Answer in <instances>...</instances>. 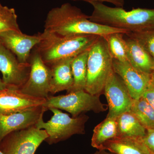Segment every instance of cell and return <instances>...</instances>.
Instances as JSON below:
<instances>
[{
	"label": "cell",
	"instance_id": "e0dca14e",
	"mask_svg": "<svg viewBox=\"0 0 154 154\" xmlns=\"http://www.w3.org/2000/svg\"><path fill=\"white\" fill-rule=\"evenodd\" d=\"M101 150H107L113 154H151L142 138L117 137L107 141Z\"/></svg>",
	"mask_w": 154,
	"mask_h": 154
},
{
	"label": "cell",
	"instance_id": "f546056e",
	"mask_svg": "<svg viewBox=\"0 0 154 154\" xmlns=\"http://www.w3.org/2000/svg\"><path fill=\"white\" fill-rule=\"evenodd\" d=\"M151 76L153 79H154V71L152 73V74Z\"/></svg>",
	"mask_w": 154,
	"mask_h": 154
},
{
	"label": "cell",
	"instance_id": "d4e9b609",
	"mask_svg": "<svg viewBox=\"0 0 154 154\" xmlns=\"http://www.w3.org/2000/svg\"><path fill=\"white\" fill-rule=\"evenodd\" d=\"M141 97L154 108V79L152 76Z\"/></svg>",
	"mask_w": 154,
	"mask_h": 154
},
{
	"label": "cell",
	"instance_id": "4fadbf2b",
	"mask_svg": "<svg viewBox=\"0 0 154 154\" xmlns=\"http://www.w3.org/2000/svg\"><path fill=\"white\" fill-rule=\"evenodd\" d=\"M40 41L38 33L29 35L22 31H6L0 33V42L11 51L20 63H29L31 51Z\"/></svg>",
	"mask_w": 154,
	"mask_h": 154
},
{
	"label": "cell",
	"instance_id": "7a4b0ae2",
	"mask_svg": "<svg viewBox=\"0 0 154 154\" xmlns=\"http://www.w3.org/2000/svg\"><path fill=\"white\" fill-rule=\"evenodd\" d=\"M38 34L40 41L33 49L48 66L90 49L100 36L94 34L63 36L45 30Z\"/></svg>",
	"mask_w": 154,
	"mask_h": 154
},
{
	"label": "cell",
	"instance_id": "4316f807",
	"mask_svg": "<svg viewBox=\"0 0 154 154\" xmlns=\"http://www.w3.org/2000/svg\"><path fill=\"white\" fill-rule=\"evenodd\" d=\"M73 1H83L87 2L90 4L94 2H99L103 3L104 2L111 3L118 8H122L124 6L125 0H71Z\"/></svg>",
	"mask_w": 154,
	"mask_h": 154
},
{
	"label": "cell",
	"instance_id": "44dd1931",
	"mask_svg": "<svg viewBox=\"0 0 154 154\" xmlns=\"http://www.w3.org/2000/svg\"><path fill=\"white\" fill-rule=\"evenodd\" d=\"M130 111L146 129H154V108L142 97L134 99Z\"/></svg>",
	"mask_w": 154,
	"mask_h": 154
},
{
	"label": "cell",
	"instance_id": "2e32d148",
	"mask_svg": "<svg viewBox=\"0 0 154 154\" xmlns=\"http://www.w3.org/2000/svg\"><path fill=\"white\" fill-rule=\"evenodd\" d=\"M126 36L125 38L127 47L128 62L139 70L151 75L154 71L153 58L136 39Z\"/></svg>",
	"mask_w": 154,
	"mask_h": 154
},
{
	"label": "cell",
	"instance_id": "5b68a950",
	"mask_svg": "<svg viewBox=\"0 0 154 154\" xmlns=\"http://www.w3.org/2000/svg\"><path fill=\"white\" fill-rule=\"evenodd\" d=\"M54 115L50 120L44 122L42 117L35 126L39 129H44L48 134L45 140L49 144L57 143L67 139L75 134H85L86 122L89 117L82 114L78 117H71L60 109L51 108Z\"/></svg>",
	"mask_w": 154,
	"mask_h": 154
},
{
	"label": "cell",
	"instance_id": "7402d4cb",
	"mask_svg": "<svg viewBox=\"0 0 154 154\" xmlns=\"http://www.w3.org/2000/svg\"><path fill=\"white\" fill-rule=\"evenodd\" d=\"M125 33L116 32L104 36L113 59L128 62L127 47L124 35Z\"/></svg>",
	"mask_w": 154,
	"mask_h": 154
},
{
	"label": "cell",
	"instance_id": "ffe728a7",
	"mask_svg": "<svg viewBox=\"0 0 154 154\" xmlns=\"http://www.w3.org/2000/svg\"><path fill=\"white\" fill-rule=\"evenodd\" d=\"M89 49L73 58L71 68L73 83L67 94L85 90L87 77V62Z\"/></svg>",
	"mask_w": 154,
	"mask_h": 154
},
{
	"label": "cell",
	"instance_id": "83f0119b",
	"mask_svg": "<svg viewBox=\"0 0 154 154\" xmlns=\"http://www.w3.org/2000/svg\"><path fill=\"white\" fill-rule=\"evenodd\" d=\"M6 88H7V87H6L5 83L3 82L2 79L0 78V91Z\"/></svg>",
	"mask_w": 154,
	"mask_h": 154
},
{
	"label": "cell",
	"instance_id": "ba28073f",
	"mask_svg": "<svg viewBox=\"0 0 154 154\" xmlns=\"http://www.w3.org/2000/svg\"><path fill=\"white\" fill-rule=\"evenodd\" d=\"M30 75L28 81L19 89L23 94L47 99L49 96L51 71L44 63L38 53L33 50L29 61Z\"/></svg>",
	"mask_w": 154,
	"mask_h": 154
},
{
	"label": "cell",
	"instance_id": "277c9868",
	"mask_svg": "<svg viewBox=\"0 0 154 154\" xmlns=\"http://www.w3.org/2000/svg\"><path fill=\"white\" fill-rule=\"evenodd\" d=\"M113 62L105 38L99 36L89 50L86 92L99 96L104 93L106 82L113 69Z\"/></svg>",
	"mask_w": 154,
	"mask_h": 154
},
{
	"label": "cell",
	"instance_id": "8992f818",
	"mask_svg": "<svg viewBox=\"0 0 154 154\" xmlns=\"http://www.w3.org/2000/svg\"><path fill=\"white\" fill-rule=\"evenodd\" d=\"M107 105L103 104L100 96L93 95L85 90L57 96H49L43 106L49 110L55 108L70 113L76 117L88 111L100 113L107 110Z\"/></svg>",
	"mask_w": 154,
	"mask_h": 154
},
{
	"label": "cell",
	"instance_id": "ac0fdd59",
	"mask_svg": "<svg viewBox=\"0 0 154 154\" xmlns=\"http://www.w3.org/2000/svg\"><path fill=\"white\" fill-rule=\"evenodd\" d=\"M116 121L118 137L142 138L145 135L146 129L130 111L119 116Z\"/></svg>",
	"mask_w": 154,
	"mask_h": 154
},
{
	"label": "cell",
	"instance_id": "3957f363",
	"mask_svg": "<svg viewBox=\"0 0 154 154\" xmlns=\"http://www.w3.org/2000/svg\"><path fill=\"white\" fill-rule=\"evenodd\" d=\"M91 5L94 11L89 19L92 22L129 32L154 28V9L133 8L125 11L122 8H111L103 3Z\"/></svg>",
	"mask_w": 154,
	"mask_h": 154
},
{
	"label": "cell",
	"instance_id": "4dcf8cb0",
	"mask_svg": "<svg viewBox=\"0 0 154 154\" xmlns=\"http://www.w3.org/2000/svg\"><path fill=\"white\" fill-rule=\"evenodd\" d=\"M0 154H3V153L1 151V150H0Z\"/></svg>",
	"mask_w": 154,
	"mask_h": 154
},
{
	"label": "cell",
	"instance_id": "9a60e30c",
	"mask_svg": "<svg viewBox=\"0 0 154 154\" xmlns=\"http://www.w3.org/2000/svg\"><path fill=\"white\" fill-rule=\"evenodd\" d=\"M74 57L59 61L49 66L51 71L50 93L68 91L73 83L71 64Z\"/></svg>",
	"mask_w": 154,
	"mask_h": 154
},
{
	"label": "cell",
	"instance_id": "52a82bcc",
	"mask_svg": "<svg viewBox=\"0 0 154 154\" xmlns=\"http://www.w3.org/2000/svg\"><path fill=\"white\" fill-rule=\"evenodd\" d=\"M45 130L34 126L9 134L0 143L4 154H34L38 147L48 137Z\"/></svg>",
	"mask_w": 154,
	"mask_h": 154
},
{
	"label": "cell",
	"instance_id": "603a6c76",
	"mask_svg": "<svg viewBox=\"0 0 154 154\" xmlns=\"http://www.w3.org/2000/svg\"><path fill=\"white\" fill-rule=\"evenodd\" d=\"M15 9L3 6L0 3V33L10 30L21 31Z\"/></svg>",
	"mask_w": 154,
	"mask_h": 154
},
{
	"label": "cell",
	"instance_id": "d6986e66",
	"mask_svg": "<svg viewBox=\"0 0 154 154\" xmlns=\"http://www.w3.org/2000/svg\"><path fill=\"white\" fill-rule=\"evenodd\" d=\"M117 137L116 118L107 117L94 128L91 145L98 150H101L105 143Z\"/></svg>",
	"mask_w": 154,
	"mask_h": 154
},
{
	"label": "cell",
	"instance_id": "30bf717a",
	"mask_svg": "<svg viewBox=\"0 0 154 154\" xmlns=\"http://www.w3.org/2000/svg\"><path fill=\"white\" fill-rule=\"evenodd\" d=\"M30 63H22L11 51L0 42V72L7 88L20 89L28 81Z\"/></svg>",
	"mask_w": 154,
	"mask_h": 154
},
{
	"label": "cell",
	"instance_id": "f1b7e54d",
	"mask_svg": "<svg viewBox=\"0 0 154 154\" xmlns=\"http://www.w3.org/2000/svg\"><path fill=\"white\" fill-rule=\"evenodd\" d=\"M113 154L111 153H108L105 151V150H98V151L96 152L94 154Z\"/></svg>",
	"mask_w": 154,
	"mask_h": 154
},
{
	"label": "cell",
	"instance_id": "5bb4252c",
	"mask_svg": "<svg viewBox=\"0 0 154 154\" xmlns=\"http://www.w3.org/2000/svg\"><path fill=\"white\" fill-rule=\"evenodd\" d=\"M113 68L123 81L132 99L140 98L151 79V75L139 70L127 61L113 59Z\"/></svg>",
	"mask_w": 154,
	"mask_h": 154
},
{
	"label": "cell",
	"instance_id": "6da1fadb",
	"mask_svg": "<svg viewBox=\"0 0 154 154\" xmlns=\"http://www.w3.org/2000/svg\"><path fill=\"white\" fill-rule=\"evenodd\" d=\"M81 9L68 3L53 8L48 13L44 30L63 36L94 34L104 37L110 33L126 30L92 22Z\"/></svg>",
	"mask_w": 154,
	"mask_h": 154
},
{
	"label": "cell",
	"instance_id": "8fae6325",
	"mask_svg": "<svg viewBox=\"0 0 154 154\" xmlns=\"http://www.w3.org/2000/svg\"><path fill=\"white\" fill-rule=\"evenodd\" d=\"M46 99L23 94L19 89L6 88L0 91V114L9 115L43 106Z\"/></svg>",
	"mask_w": 154,
	"mask_h": 154
},
{
	"label": "cell",
	"instance_id": "cb8c5ba5",
	"mask_svg": "<svg viewBox=\"0 0 154 154\" xmlns=\"http://www.w3.org/2000/svg\"><path fill=\"white\" fill-rule=\"evenodd\" d=\"M125 35L136 39L154 59V28Z\"/></svg>",
	"mask_w": 154,
	"mask_h": 154
},
{
	"label": "cell",
	"instance_id": "7c38bea8",
	"mask_svg": "<svg viewBox=\"0 0 154 154\" xmlns=\"http://www.w3.org/2000/svg\"><path fill=\"white\" fill-rule=\"evenodd\" d=\"M47 110L40 106L9 115L0 114V143L11 132L35 126Z\"/></svg>",
	"mask_w": 154,
	"mask_h": 154
},
{
	"label": "cell",
	"instance_id": "484cf974",
	"mask_svg": "<svg viewBox=\"0 0 154 154\" xmlns=\"http://www.w3.org/2000/svg\"><path fill=\"white\" fill-rule=\"evenodd\" d=\"M142 140L150 153L154 154V129H146L145 135Z\"/></svg>",
	"mask_w": 154,
	"mask_h": 154
},
{
	"label": "cell",
	"instance_id": "9c48e42d",
	"mask_svg": "<svg viewBox=\"0 0 154 154\" xmlns=\"http://www.w3.org/2000/svg\"><path fill=\"white\" fill-rule=\"evenodd\" d=\"M103 94L109 108L107 117L116 118L130 110L134 99L123 81L113 69L107 79Z\"/></svg>",
	"mask_w": 154,
	"mask_h": 154
}]
</instances>
